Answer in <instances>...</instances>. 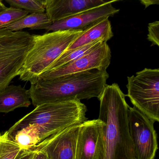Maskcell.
<instances>
[{
  "instance_id": "603a6c76",
  "label": "cell",
  "mask_w": 159,
  "mask_h": 159,
  "mask_svg": "<svg viewBox=\"0 0 159 159\" xmlns=\"http://www.w3.org/2000/svg\"><path fill=\"white\" fill-rule=\"evenodd\" d=\"M140 2L144 5L145 8H148L149 6L152 5H159V1L158 0H142L140 1Z\"/></svg>"
},
{
  "instance_id": "6da1fadb",
  "label": "cell",
  "mask_w": 159,
  "mask_h": 159,
  "mask_svg": "<svg viewBox=\"0 0 159 159\" xmlns=\"http://www.w3.org/2000/svg\"><path fill=\"white\" fill-rule=\"evenodd\" d=\"M117 84H107L99 99L98 119L104 123L100 159H134L129 133V106Z\"/></svg>"
},
{
  "instance_id": "9a60e30c",
  "label": "cell",
  "mask_w": 159,
  "mask_h": 159,
  "mask_svg": "<svg viewBox=\"0 0 159 159\" xmlns=\"http://www.w3.org/2000/svg\"><path fill=\"white\" fill-rule=\"evenodd\" d=\"M9 134L22 150H31L41 142L39 130L33 125H27Z\"/></svg>"
},
{
  "instance_id": "52a82bcc",
  "label": "cell",
  "mask_w": 159,
  "mask_h": 159,
  "mask_svg": "<svg viewBox=\"0 0 159 159\" xmlns=\"http://www.w3.org/2000/svg\"><path fill=\"white\" fill-rule=\"evenodd\" d=\"M128 119L134 159H154L158 148L155 121L134 107H129Z\"/></svg>"
},
{
  "instance_id": "e0dca14e",
  "label": "cell",
  "mask_w": 159,
  "mask_h": 159,
  "mask_svg": "<svg viewBox=\"0 0 159 159\" xmlns=\"http://www.w3.org/2000/svg\"><path fill=\"white\" fill-rule=\"evenodd\" d=\"M46 13L30 14L5 28L12 31H21L25 28L39 30L40 28L51 24Z\"/></svg>"
},
{
  "instance_id": "d4e9b609",
  "label": "cell",
  "mask_w": 159,
  "mask_h": 159,
  "mask_svg": "<svg viewBox=\"0 0 159 159\" xmlns=\"http://www.w3.org/2000/svg\"><path fill=\"white\" fill-rule=\"evenodd\" d=\"M6 8H7V7L2 3V2L0 1V12H1L2 11L5 10Z\"/></svg>"
},
{
  "instance_id": "2e32d148",
  "label": "cell",
  "mask_w": 159,
  "mask_h": 159,
  "mask_svg": "<svg viewBox=\"0 0 159 159\" xmlns=\"http://www.w3.org/2000/svg\"><path fill=\"white\" fill-rule=\"evenodd\" d=\"M103 42L98 40L69 52H64L48 68L47 71L61 67L91 52L101 45Z\"/></svg>"
},
{
  "instance_id": "4fadbf2b",
  "label": "cell",
  "mask_w": 159,
  "mask_h": 159,
  "mask_svg": "<svg viewBox=\"0 0 159 159\" xmlns=\"http://www.w3.org/2000/svg\"><path fill=\"white\" fill-rule=\"evenodd\" d=\"M113 37L111 24L108 18L98 21L77 38L65 52H69L83 45L98 40L107 42Z\"/></svg>"
},
{
  "instance_id": "277c9868",
  "label": "cell",
  "mask_w": 159,
  "mask_h": 159,
  "mask_svg": "<svg viewBox=\"0 0 159 159\" xmlns=\"http://www.w3.org/2000/svg\"><path fill=\"white\" fill-rule=\"evenodd\" d=\"M83 32L81 30H58L33 35L34 44L20 70V80L35 84Z\"/></svg>"
},
{
  "instance_id": "7402d4cb",
  "label": "cell",
  "mask_w": 159,
  "mask_h": 159,
  "mask_svg": "<svg viewBox=\"0 0 159 159\" xmlns=\"http://www.w3.org/2000/svg\"><path fill=\"white\" fill-rule=\"evenodd\" d=\"M36 152L31 150H22L16 159H31Z\"/></svg>"
},
{
  "instance_id": "8fae6325",
  "label": "cell",
  "mask_w": 159,
  "mask_h": 159,
  "mask_svg": "<svg viewBox=\"0 0 159 159\" xmlns=\"http://www.w3.org/2000/svg\"><path fill=\"white\" fill-rule=\"evenodd\" d=\"M104 123L99 119L81 124L77 139L75 159H100Z\"/></svg>"
},
{
  "instance_id": "484cf974",
  "label": "cell",
  "mask_w": 159,
  "mask_h": 159,
  "mask_svg": "<svg viewBox=\"0 0 159 159\" xmlns=\"http://www.w3.org/2000/svg\"><path fill=\"white\" fill-rule=\"evenodd\" d=\"M31 159H37V152H36L35 155H34V156L32 157V158Z\"/></svg>"
},
{
  "instance_id": "9c48e42d",
  "label": "cell",
  "mask_w": 159,
  "mask_h": 159,
  "mask_svg": "<svg viewBox=\"0 0 159 159\" xmlns=\"http://www.w3.org/2000/svg\"><path fill=\"white\" fill-rule=\"evenodd\" d=\"M81 124L61 130L39 143L31 150L43 152L50 159H75Z\"/></svg>"
},
{
  "instance_id": "7a4b0ae2",
  "label": "cell",
  "mask_w": 159,
  "mask_h": 159,
  "mask_svg": "<svg viewBox=\"0 0 159 159\" xmlns=\"http://www.w3.org/2000/svg\"><path fill=\"white\" fill-rule=\"evenodd\" d=\"M107 70H89L39 80L28 90L33 106L65 100L99 98L109 78Z\"/></svg>"
},
{
  "instance_id": "ba28073f",
  "label": "cell",
  "mask_w": 159,
  "mask_h": 159,
  "mask_svg": "<svg viewBox=\"0 0 159 159\" xmlns=\"http://www.w3.org/2000/svg\"><path fill=\"white\" fill-rule=\"evenodd\" d=\"M111 51L107 42L89 53L61 67L43 74L39 80H47L89 70H107L111 61ZM38 80V81H39Z\"/></svg>"
},
{
  "instance_id": "ffe728a7",
  "label": "cell",
  "mask_w": 159,
  "mask_h": 159,
  "mask_svg": "<svg viewBox=\"0 0 159 159\" xmlns=\"http://www.w3.org/2000/svg\"><path fill=\"white\" fill-rule=\"evenodd\" d=\"M28 12L22 9L10 7L0 12V29L5 28L16 21L28 15Z\"/></svg>"
},
{
  "instance_id": "ac0fdd59",
  "label": "cell",
  "mask_w": 159,
  "mask_h": 159,
  "mask_svg": "<svg viewBox=\"0 0 159 159\" xmlns=\"http://www.w3.org/2000/svg\"><path fill=\"white\" fill-rule=\"evenodd\" d=\"M22 150L7 131L0 133V159H16Z\"/></svg>"
},
{
  "instance_id": "3957f363",
  "label": "cell",
  "mask_w": 159,
  "mask_h": 159,
  "mask_svg": "<svg viewBox=\"0 0 159 159\" xmlns=\"http://www.w3.org/2000/svg\"><path fill=\"white\" fill-rule=\"evenodd\" d=\"M86 111V106L79 100L44 103L36 107L7 131L11 134L27 125H33L39 130L42 142L61 130L87 120Z\"/></svg>"
},
{
  "instance_id": "44dd1931",
  "label": "cell",
  "mask_w": 159,
  "mask_h": 159,
  "mask_svg": "<svg viewBox=\"0 0 159 159\" xmlns=\"http://www.w3.org/2000/svg\"><path fill=\"white\" fill-rule=\"evenodd\" d=\"M148 39L152 45L159 46V22L155 21L148 25Z\"/></svg>"
},
{
  "instance_id": "5b68a950",
  "label": "cell",
  "mask_w": 159,
  "mask_h": 159,
  "mask_svg": "<svg viewBox=\"0 0 159 159\" xmlns=\"http://www.w3.org/2000/svg\"><path fill=\"white\" fill-rule=\"evenodd\" d=\"M33 44V35L29 32L0 29V91L19 76Z\"/></svg>"
},
{
  "instance_id": "30bf717a",
  "label": "cell",
  "mask_w": 159,
  "mask_h": 159,
  "mask_svg": "<svg viewBox=\"0 0 159 159\" xmlns=\"http://www.w3.org/2000/svg\"><path fill=\"white\" fill-rule=\"evenodd\" d=\"M118 2L113 0L86 11H84L74 16L57 22H53L40 30L47 31L66 30H86L98 21L113 16L120 10L112 6V3Z\"/></svg>"
},
{
  "instance_id": "cb8c5ba5",
  "label": "cell",
  "mask_w": 159,
  "mask_h": 159,
  "mask_svg": "<svg viewBox=\"0 0 159 159\" xmlns=\"http://www.w3.org/2000/svg\"><path fill=\"white\" fill-rule=\"evenodd\" d=\"M37 159H50L45 153L42 152H37Z\"/></svg>"
},
{
  "instance_id": "5bb4252c",
  "label": "cell",
  "mask_w": 159,
  "mask_h": 159,
  "mask_svg": "<svg viewBox=\"0 0 159 159\" xmlns=\"http://www.w3.org/2000/svg\"><path fill=\"white\" fill-rule=\"evenodd\" d=\"M28 90L21 85H8L0 91V112L9 113L16 109L31 105Z\"/></svg>"
},
{
  "instance_id": "7c38bea8",
  "label": "cell",
  "mask_w": 159,
  "mask_h": 159,
  "mask_svg": "<svg viewBox=\"0 0 159 159\" xmlns=\"http://www.w3.org/2000/svg\"><path fill=\"white\" fill-rule=\"evenodd\" d=\"M109 1L107 0H45V13L51 22L53 23L74 16Z\"/></svg>"
},
{
  "instance_id": "8992f818",
  "label": "cell",
  "mask_w": 159,
  "mask_h": 159,
  "mask_svg": "<svg viewBox=\"0 0 159 159\" xmlns=\"http://www.w3.org/2000/svg\"><path fill=\"white\" fill-rule=\"evenodd\" d=\"M128 97L134 107L154 121H159V69L145 68L127 77Z\"/></svg>"
},
{
  "instance_id": "d6986e66",
  "label": "cell",
  "mask_w": 159,
  "mask_h": 159,
  "mask_svg": "<svg viewBox=\"0 0 159 159\" xmlns=\"http://www.w3.org/2000/svg\"><path fill=\"white\" fill-rule=\"evenodd\" d=\"M11 7L22 9L29 13H44L45 11V0H6Z\"/></svg>"
}]
</instances>
